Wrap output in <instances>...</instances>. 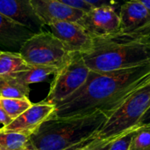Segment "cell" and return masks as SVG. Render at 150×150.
<instances>
[{"label": "cell", "instance_id": "obj_1", "mask_svg": "<svg viewBox=\"0 0 150 150\" xmlns=\"http://www.w3.org/2000/svg\"><path fill=\"white\" fill-rule=\"evenodd\" d=\"M150 81V63L130 69L91 72L84 84L54 105L49 118H66L101 113L107 118L135 91Z\"/></svg>", "mask_w": 150, "mask_h": 150}, {"label": "cell", "instance_id": "obj_2", "mask_svg": "<svg viewBox=\"0 0 150 150\" xmlns=\"http://www.w3.org/2000/svg\"><path fill=\"white\" fill-rule=\"evenodd\" d=\"M91 72H110L150 63V36L142 33L93 38L91 50L81 54Z\"/></svg>", "mask_w": 150, "mask_h": 150}, {"label": "cell", "instance_id": "obj_3", "mask_svg": "<svg viewBox=\"0 0 150 150\" xmlns=\"http://www.w3.org/2000/svg\"><path fill=\"white\" fill-rule=\"evenodd\" d=\"M107 118L96 113L66 118H48L30 137L36 150H77L97 139Z\"/></svg>", "mask_w": 150, "mask_h": 150}, {"label": "cell", "instance_id": "obj_4", "mask_svg": "<svg viewBox=\"0 0 150 150\" xmlns=\"http://www.w3.org/2000/svg\"><path fill=\"white\" fill-rule=\"evenodd\" d=\"M150 107V84L132 94L106 120L97 134L99 141L115 140L137 128L140 119Z\"/></svg>", "mask_w": 150, "mask_h": 150}, {"label": "cell", "instance_id": "obj_5", "mask_svg": "<svg viewBox=\"0 0 150 150\" xmlns=\"http://www.w3.org/2000/svg\"><path fill=\"white\" fill-rule=\"evenodd\" d=\"M20 55L29 65L62 68L69 62L72 53L50 32L33 34L22 46Z\"/></svg>", "mask_w": 150, "mask_h": 150}, {"label": "cell", "instance_id": "obj_6", "mask_svg": "<svg viewBox=\"0 0 150 150\" xmlns=\"http://www.w3.org/2000/svg\"><path fill=\"white\" fill-rule=\"evenodd\" d=\"M90 70L80 53H72L71 59L54 73L49 92L44 102L55 105L79 89L86 81Z\"/></svg>", "mask_w": 150, "mask_h": 150}, {"label": "cell", "instance_id": "obj_7", "mask_svg": "<svg viewBox=\"0 0 150 150\" xmlns=\"http://www.w3.org/2000/svg\"><path fill=\"white\" fill-rule=\"evenodd\" d=\"M46 27L70 53L83 54L92 48L93 38L77 22L54 21Z\"/></svg>", "mask_w": 150, "mask_h": 150}, {"label": "cell", "instance_id": "obj_8", "mask_svg": "<svg viewBox=\"0 0 150 150\" xmlns=\"http://www.w3.org/2000/svg\"><path fill=\"white\" fill-rule=\"evenodd\" d=\"M92 37H103L120 32V20L116 10L111 6H101L85 12L77 21Z\"/></svg>", "mask_w": 150, "mask_h": 150}, {"label": "cell", "instance_id": "obj_9", "mask_svg": "<svg viewBox=\"0 0 150 150\" xmlns=\"http://www.w3.org/2000/svg\"><path fill=\"white\" fill-rule=\"evenodd\" d=\"M0 13L34 34L43 32L46 27L34 12L31 0H0Z\"/></svg>", "mask_w": 150, "mask_h": 150}, {"label": "cell", "instance_id": "obj_10", "mask_svg": "<svg viewBox=\"0 0 150 150\" xmlns=\"http://www.w3.org/2000/svg\"><path fill=\"white\" fill-rule=\"evenodd\" d=\"M31 4L34 12L45 26L54 21L77 22L85 13L56 0H31Z\"/></svg>", "mask_w": 150, "mask_h": 150}, {"label": "cell", "instance_id": "obj_11", "mask_svg": "<svg viewBox=\"0 0 150 150\" xmlns=\"http://www.w3.org/2000/svg\"><path fill=\"white\" fill-rule=\"evenodd\" d=\"M54 105L47 103L44 101L33 104L19 117L13 119L9 126L3 127V129L14 132H28L33 133L42 123L50 118L54 111Z\"/></svg>", "mask_w": 150, "mask_h": 150}, {"label": "cell", "instance_id": "obj_12", "mask_svg": "<svg viewBox=\"0 0 150 150\" xmlns=\"http://www.w3.org/2000/svg\"><path fill=\"white\" fill-rule=\"evenodd\" d=\"M119 16L120 32L125 34L136 33L150 25V11L137 0L123 3Z\"/></svg>", "mask_w": 150, "mask_h": 150}, {"label": "cell", "instance_id": "obj_13", "mask_svg": "<svg viewBox=\"0 0 150 150\" xmlns=\"http://www.w3.org/2000/svg\"><path fill=\"white\" fill-rule=\"evenodd\" d=\"M34 33L0 13V50L19 52Z\"/></svg>", "mask_w": 150, "mask_h": 150}, {"label": "cell", "instance_id": "obj_14", "mask_svg": "<svg viewBox=\"0 0 150 150\" xmlns=\"http://www.w3.org/2000/svg\"><path fill=\"white\" fill-rule=\"evenodd\" d=\"M30 65L24 60L19 52L0 50V76H9L26 71Z\"/></svg>", "mask_w": 150, "mask_h": 150}, {"label": "cell", "instance_id": "obj_15", "mask_svg": "<svg viewBox=\"0 0 150 150\" xmlns=\"http://www.w3.org/2000/svg\"><path fill=\"white\" fill-rule=\"evenodd\" d=\"M30 88L13 75L0 76V96L4 98H29Z\"/></svg>", "mask_w": 150, "mask_h": 150}, {"label": "cell", "instance_id": "obj_16", "mask_svg": "<svg viewBox=\"0 0 150 150\" xmlns=\"http://www.w3.org/2000/svg\"><path fill=\"white\" fill-rule=\"evenodd\" d=\"M32 133L0 129V150H21L29 142Z\"/></svg>", "mask_w": 150, "mask_h": 150}, {"label": "cell", "instance_id": "obj_17", "mask_svg": "<svg viewBox=\"0 0 150 150\" xmlns=\"http://www.w3.org/2000/svg\"><path fill=\"white\" fill-rule=\"evenodd\" d=\"M57 70V68L50 66L30 65L28 70L15 73L13 76H15L24 84L29 86L33 83H38L46 80L48 76L54 74Z\"/></svg>", "mask_w": 150, "mask_h": 150}, {"label": "cell", "instance_id": "obj_18", "mask_svg": "<svg viewBox=\"0 0 150 150\" xmlns=\"http://www.w3.org/2000/svg\"><path fill=\"white\" fill-rule=\"evenodd\" d=\"M0 104L5 111L7 115L13 120L19 117L23 112L29 109L33 103L25 98H4L0 96Z\"/></svg>", "mask_w": 150, "mask_h": 150}, {"label": "cell", "instance_id": "obj_19", "mask_svg": "<svg viewBox=\"0 0 150 150\" xmlns=\"http://www.w3.org/2000/svg\"><path fill=\"white\" fill-rule=\"evenodd\" d=\"M128 150H150V126L136 130Z\"/></svg>", "mask_w": 150, "mask_h": 150}, {"label": "cell", "instance_id": "obj_20", "mask_svg": "<svg viewBox=\"0 0 150 150\" xmlns=\"http://www.w3.org/2000/svg\"><path fill=\"white\" fill-rule=\"evenodd\" d=\"M138 128L134 129L132 131H129L128 133H125L124 135H121L115 140L112 141V143L111 145V148L109 150H128L131 145L132 140L134 136V133Z\"/></svg>", "mask_w": 150, "mask_h": 150}, {"label": "cell", "instance_id": "obj_21", "mask_svg": "<svg viewBox=\"0 0 150 150\" xmlns=\"http://www.w3.org/2000/svg\"><path fill=\"white\" fill-rule=\"evenodd\" d=\"M85 3L92 6L93 8L101 7V6H111L113 7L115 10L121 6L124 2L121 0H83Z\"/></svg>", "mask_w": 150, "mask_h": 150}, {"label": "cell", "instance_id": "obj_22", "mask_svg": "<svg viewBox=\"0 0 150 150\" xmlns=\"http://www.w3.org/2000/svg\"><path fill=\"white\" fill-rule=\"evenodd\" d=\"M56 1H58L62 4H64L66 5H69L70 7L81 10L84 12H88L91 9H93L92 6H91L90 4L85 3L83 0H56Z\"/></svg>", "mask_w": 150, "mask_h": 150}, {"label": "cell", "instance_id": "obj_23", "mask_svg": "<svg viewBox=\"0 0 150 150\" xmlns=\"http://www.w3.org/2000/svg\"><path fill=\"white\" fill-rule=\"evenodd\" d=\"M113 140L99 141L96 139L91 144H90L84 150H109Z\"/></svg>", "mask_w": 150, "mask_h": 150}, {"label": "cell", "instance_id": "obj_24", "mask_svg": "<svg viewBox=\"0 0 150 150\" xmlns=\"http://www.w3.org/2000/svg\"><path fill=\"white\" fill-rule=\"evenodd\" d=\"M146 126H150V107L147 110V111L143 114V116L140 119L137 128L146 127Z\"/></svg>", "mask_w": 150, "mask_h": 150}, {"label": "cell", "instance_id": "obj_25", "mask_svg": "<svg viewBox=\"0 0 150 150\" xmlns=\"http://www.w3.org/2000/svg\"><path fill=\"white\" fill-rule=\"evenodd\" d=\"M12 122V119L7 115L5 111L3 109L2 105L0 104V123L3 125V127L9 126Z\"/></svg>", "mask_w": 150, "mask_h": 150}, {"label": "cell", "instance_id": "obj_26", "mask_svg": "<svg viewBox=\"0 0 150 150\" xmlns=\"http://www.w3.org/2000/svg\"><path fill=\"white\" fill-rule=\"evenodd\" d=\"M136 33L145 34H148V35H149L150 36V25L149 26H148V27H144V28H142V29H141L140 31H138V32H136Z\"/></svg>", "mask_w": 150, "mask_h": 150}, {"label": "cell", "instance_id": "obj_27", "mask_svg": "<svg viewBox=\"0 0 150 150\" xmlns=\"http://www.w3.org/2000/svg\"><path fill=\"white\" fill-rule=\"evenodd\" d=\"M137 1H139L140 3H142L150 11V0H137Z\"/></svg>", "mask_w": 150, "mask_h": 150}, {"label": "cell", "instance_id": "obj_28", "mask_svg": "<svg viewBox=\"0 0 150 150\" xmlns=\"http://www.w3.org/2000/svg\"><path fill=\"white\" fill-rule=\"evenodd\" d=\"M21 150H36L34 149V147L30 143V142H28V144L24 148V149H22Z\"/></svg>", "mask_w": 150, "mask_h": 150}, {"label": "cell", "instance_id": "obj_29", "mask_svg": "<svg viewBox=\"0 0 150 150\" xmlns=\"http://www.w3.org/2000/svg\"><path fill=\"white\" fill-rule=\"evenodd\" d=\"M87 147H88V146H87ZM87 147H85V148H83V149H77V150H84L86 148H87Z\"/></svg>", "mask_w": 150, "mask_h": 150}, {"label": "cell", "instance_id": "obj_30", "mask_svg": "<svg viewBox=\"0 0 150 150\" xmlns=\"http://www.w3.org/2000/svg\"><path fill=\"white\" fill-rule=\"evenodd\" d=\"M121 1H122V2H124V3H125V2H127V1H128V0H121Z\"/></svg>", "mask_w": 150, "mask_h": 150}, {"label": "cell", "instance_id": "obj_31", "mask_svg": "<svg viewBox=\"0 0 150 150\" xmlns=\"http://www.w3.org/2000/svg\"><path fill=\"white\" fill-rule=\"evenodd\" d=\"M149 84H150V81H149Z\"/></svg>", "mask_w": 150, "mask_h": 150}]
</instances>
